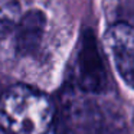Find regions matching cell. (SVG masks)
Wrapping results in <instances>:
<instances>
[{
  "mask_svg": "<svg viewBox=\"0 0 134 134\" xmlns=\"http://www.w3.org/2000/svg\"><path fill=\"white\" fill-rule=\"evenodd\" d=\"M55 102L27 85H13L0 98V128L7 134H46L55 122Z\"/></svg>",
  "mask_w": 134,
  "mask_h": 134,
  "instance_id": "obj_1",
  "label": "cell"
},
{
  "mask_svg": "<svg viewBox=\"0 0 134 134\" xmlns=\"http://www.w3.org/2000/svg\"><path fill=\"white\" fill-rule=\"evenodd\" d=\"M90 94L79 88L68 90L55 105V122L59 134H98L104 127V117Z\"/></svg>",
  "mask_w": 134,
  "mask_h": 134,
  "instance_id": "obj_2",
  "label": "cell"
},
{
  "mask_svg": "<svg viewBox=\"0 0 134 134\" xmlns=\"http://www.w3.org/2000/svg\"><path fill=\"white\" fill-rule=\"evenodd\" d=\"M76 88L85 94H101L108 87V72L104 58L91 30L82 35L75 65Z\"/></svg>",
  "mask_w": 134,
  "mask_h": 134,
  "instance_id": "obj_3",
  "label": "cell"
},
{
  "mask_svg": "<svg viewBox=\"0 0 134 134\" xmlns=\"http://www.w3.org/2000/svg\"><path fill=\"white\" fill-rule=\"evenodd\" d=\"M105 42L118 75L134 90V25L115 23L107 30Z\"/></svg>",
  "mask_w": 134,
  "mask_h": 134,
  "instance_id": "obj_4",
  "label": "cell"
},
{
  "mask_svg": "<svg viewBox=\"0 0 134 134\" xmlns=\"http://www.w3.org/2000/svg\"><path fill=\"white\" fill-rule=\"evenodd\" d=\"M46 32V18L38 9L25 12L15 33H13V48L22 58H29L39 52Z\"/></svg>",
  "mask_w": 134,
  "mask_h": 134,
  "instance_id": "obj_5",
  "label": "cell"
},
{
  "mask_svg": "<svg viewBox=\"0 0 134 134\" xmlns=\"http://www.w3.org/2000/svg\"><path fill=\"white\" fill-rule=\"evenodd\" d=\"M23 15L22 0H0V42L12 38Z\"/></svg>",
  "mask_w": 134,
  "mask_h": 134,
  "instance_id": "obj_6",
  "label": "cell"
},
{
  "mask_svg": "<svg viewBox=\"0 0 134 134\" xmlns=\"http://www.w3.org/2000/svg\"><path fill=\"white\" fill-rule=\"evenodd\" d=\"M2 95H3V91L0 90V98H2Z\"/></svg>",
  "mask_w": 134,
  "mask_h": 134,
  "instance_id": "obj_7",
  "label": "cell"
}]
</instances>
